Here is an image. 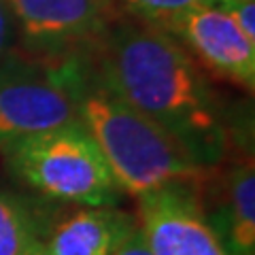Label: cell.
<instances>
[{
    "label": "cell",
    "mask_w": 255,
    "mask_h": 255,
    "mask_svg": "<svg viewBox=\"0 0 255 255\" xmlns=\"http://www.w3.org/2000/svg\"><path fill=\"white\" fill-rule=\"evenodd\" d=\"M92 75L117 98L164 128L204 168L223 164L230 126L202 66L162 28L113 13L87 51Z\"/></svg>",
    "instance_id": "6da1fadb"
},
{
    "label": "cell",
    "mask_w": 255,
    "mask_h": 255,
    "mask_svg": "<svg viewBox=\"0 0 255 255\" xmlns=\"http://www.w3.org/2000/svg\"><path fill=\"white\" fill-rule=\"evenodd\" d=\"M79 122L102 151L124 194L140 198L168 187L204 191L215 168H204L164 128L109 92L85 73L79 90Z\"/></svg>",
    "instance_id": "7a4b0ae2"
},
{
    "label": "cell",
    "mask_w": 255,
    "mask_h": 255,
    "mask_svg": "<svg viewBox=\"0 0 255 255\" xmlns=\"http://www.w3.org/2000/svg\"><path fill=\"white\" fill-rule=\"evenodd\" d=\"M6 168L51 200L79 206H117L122 187L83 124L36 134L2 149Z\"/></svg>",
    "instance_id": "3957f363"
},
{
    "label": "cell",
    "mask_w": 255,
    "mask_h": 255,
    "mask_svg": "<svg viewBox=\"0 0 255 255\" xmlns=\"http://www.w3.org/2000/svg\"><path fill=\"white\" fill-rule=\"evenodd\" d=\"M85 55L41 60L13 51L0 62V151L79 124Z\"/></svg>",
    "instance_id": "277c9868"
},
{
    "label": "cell",
    "mask_w": 255,
    "mask_h": 255,
    "mask_svg": "<svg viewBox=\"0 0 255 255\" xmlns=\"http://www.w3.org/2000/svg\"><path fill=\"white\" fill-rule=\"evenodd\" d=\"M15 26V53L41 60L83 55L113 17L109 0H4Z\"/></svg>",
    "instance_id": "5b68a950"
},
{
    "label": "cell",
    "mask_w": 255,
    "mask_h": 255,
    "mask_svg": "<svg viewBox=\"0 0 255 255\" xmlns=\"http://www.w3.org/2000/svg\"><path fill=\"white\" fill-rule=\"evenodd\" d=\"M200 196V189L168 187L136 198V219L151 255H228Z\"/></svg>",
    "instance_id": "8992f818"
},
{
    "label": "cell",
    "mask_w": 255,
    "mask_h": 255,
    "mask_svg": "<svg viewBox=\"0 0 255 255\" xmlns=\"http://www.w3.org/2000/svg\"><path fill=\"white\" fill-rule=\"evenodd\" d=\"M162 30L177 38L206 73L253 92L255 41L243 34L221 6H196L164 23Z\"/></svg>",
    "instance_id": "52a82bcc"
},
{
    "label": "cell",
    "mask_w": 255,
    "mask_h": 255,
    "mask_svg": "<svg viewBox=\"0 0 255 255\" xmlns=\"http://www.w3.org/2000/svg\"><path fill=\"white\" fill-rule=\"evenodd\" d=\"M136 215L117 206H81L45 234L51 255H113L136 228Z\"/></svg>",
    "instance_id": "ba28073f"
},
{
    "label": "cell",
    "mask_w": 255,
    "mask_h": 255,
    "mask_svg": "<svg viewBox=\"0 0 255 255\" xmlns=\"http://www.w3.org/2000/svg\"><path fill=\"white\" fill-rule=\"evenodd\" d=\"M228 255H255V170L253 157L228 168L221 181V204L209 217Z\"/></svg>",
    "instance_id": "9c48e42d"
},
{
    "label": "cell",
    "mask_w": 255,
    "mask_h": 255,
    "mask_svg": "<svg viewBox=\"0 0 255 255\" xmlns=\"http://www.w3.org/2000/svg\"><path fill=\"white\" fill-rule=\"evenodd\" d=\"M43 241L36 211L13 191L0 189V255H23Z\"/></svg>",
    "instance_id": "30bf717a"
},
{
    "label": "cell",
    "mask_w": 255,
    "mask_h": 255,
    "mask_svg": "<svg viewBox=\"0 0 255 255\" xmlns=\"http://www.w3.org/2000/svg\"><path fill=\"white\" fill-rule=\"evenodd\" d=\"M109 2L117 13L132 15L151 26L162 28L170 19L196 9V6L209 4L213 0H109Z\"/></svg>",
    "instance_id": "8fae6325"
},
{
    "label": "cell",
    "mask_w": 255,
    "mask_h": 255,
    "mask_svg": "<svg viewBox=\"0 0 255 255\" xmlns=\"http://www.w3.org/2000/svg\"><path fill=\"white\" fill-rule=\"evenodd\" d=\"M215 4L221 6L234 19L247 38L255 41V0H221Z\"/></svg>",
    "instance_id": "7c38bea8"
},
{
    "label": "cell",
    "mask_w": 255,
    "mask_h": 255,
    "mask_svg": "<svg viewBox=\"0 0 255 255\" xmlns=\"http://www.w3.org/2000/svg\"><path fill=\"white\" fill-rule=\"evenodd\" d=\"M15 26L4 0H0V62H4L15 51Z\"/></svg>",
    "instance_id": "4fadbf2b"
},
{
    "label": "cell",
    "mask_w": 255,
    "mask_h": 255,
    "mask_svg": "<svg viewBox=\"0 0 255 255\" xmlns=\"http://www.w3.org/2000/svg\"><path fill=\"white\" fill-rule=\"evenodd\" d=\"M113 255H151V249L145 241V234H142L140 226L136 223V228L130 232V236L117 247L113 251Z\"/></svg>",
    "instance_id": "5bb4252c"
},
{
    "label": "cell",
    "mask_w": 255,
    "mask_h": 255,
    "mask_svg": "<svg viewBox=\"0 0 255 255\" xmlns=\"http://www.w3.org/2000/svg\"><path fill=\"white\" fill-rule=\"evenodd\" d=\"M23 255H51L49 251H47V247H45V243L41 241V243H36L34 247H32L30 251H26Z\"/></svg>",
    "instance_id": "9a60e30c"
},
{
    "label": "cell",
    "mask_w": 255,
    "mask_h": 255,
    "mask_svg": "<svg viewBox=\"0 0 255 255\" xmlns=\"http://www.w3.org/2000/svg\"><path fill=\"white\" fill-rule=\"evenodd\" d=\"M213 2H221V0H213Z\"/></svg>",
    "instance_id": "2e32d148"
}]
</instances>
